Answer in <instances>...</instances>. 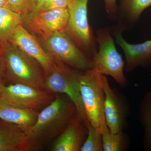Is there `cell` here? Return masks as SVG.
<instances>
[{
  "label": "cell",
  "mask_w": 151,
  "mask_h": 151,
  "mask_svg": "<svg viewBox=\"0 0 151 151\" xmlns=\"http://www.w3.org/2000/svg\"><path fill=\"white\" fill-rule=\"evenodd\" d=\"M103 86L105 94V122L110 132L113 134L122 132L125 122L126 110L117 93L109 85L104 75Z\"/></svg>",
  "instance_id": "13"
},
{
  "label": "cell",
  "mask_w": 151,
  "mask_h": 151,
  "mask_svg": "<svg viewBox=\"0 0 151 151\" xmlns=\"http://www.w3.org/2000/svg\"><path fill=\"white\" fill-rule=\"evenodd\" d=\"M23 25L42 41L55 33L65 31L68 19L67 8L45 11H33L22 15Z\"/></svg>",
  "instance_id": "9"
},
{
  "label": "cell",
  "mask_w": 151,
  "mask_h": 151,
  "mask_svg": "<svg viewBox=\"0 0 151 151\" xmlns=\"http://www.w3.org/2000/svg\"><path fill=\"white\" fill-rule=\"evenodd\" d=\"M6 6L5 0H0V7Z\"/></svg>",
  "instance_id": "26"
},
{
  "label": "cell",
  "mask_w": 151,
  "mask_h": 151,
  "mask_svg": "<svg viewBox=\"0 0 151 151\" xmlns=\"http://www.w3.org/2000/svg\"><path fill=\"white\" fill-rule=\"evenodd\" d=\"M88 133L81 151H103L102 134L90 124L87 126Z\"/></svg>",
  "instance_id": "20"
},
{
  "label": "cell",
  "mask_w": 151,
  "mask_h": 151,
  "mask_svg": "<svg viewBox=\"0 0 151 151\" xmlns=\"http://www.w3.org/2000/svg\"><path fill=\"white\" fill-rule=\"evenodd\" d=\"M102 135L103 151H122L126 150V139L123 132L113 134L109 131Z\"/></svg>",
  "instance_id": "19"
},
{
  "label": "cell",
  "mask_w": 151,
  "mask_h": 151,
  "mask_svg": "<svg viewBox=\"0 0 151 151\" xmlns=\"http://www.w3.org/2000/svg\"><path fill=\"white\" fill-rule=\"evenodd\" d=\"M1 89H0V99H1Z\"/></svg>",
  "instance_id": "28"
},
{
  "label": "cell",
  "mask_w": 151,
  "mask_h": 151,
  "mask_svg": "<svg viewBox=\"0 0 151 151\" xmlns=\"http://www.w3.org/2000/svg\"><path fill=\"white\" fill-rule=\"evenodd\" d=\"M104 75L92 68L80 72L79 81L86 118L92 127L102 134L110 131L105 119Z\"/></svg>",
  "instance_id": "2"
},
{
  "label": "cell",
  "mask_w": 151,
  "mask_h": 151,
  "mask_svg": "<svg viewBox=\"0 0 151 151\" xmlns=\"http://www.w3.org/2000/svg\"><path fill=\"white\" fill-rule=\"evenodd\" d=\"M0 100L18 108L40 112L54 100L55 94L26 84H0Z\"/></svg>",
  "instance_id": "8"
},
{
  "label": "cell",
  "mask_w": 151,
  "mask_h": 151,
  "mask_svg": "<svg viewBox=\"0 0 151 151\" xmlns=\"http://www.w3.org/2000/svg\"><path fill=\"white\" fill-rule=\"evenodd\" d=\"M108 28L96 31V41L99 50L92 58L94 70L103 75L112 76L120 86H127V78L124 73V64L122 55L116 50L111 31Z\"/></svg>",
  "instance_id": "5"
},
{
  "label": "cell",
  "mask_w": 151,
  "mask_h": 151,
  "mask_svg": "<svg viewBox=\"0 0 151 151\" xmlns=\"http://www.w3.org/2000/svg\"><path fill=\"white\" fill-rule=\"evenodd\" d=\"M55 94L54 100L39 113L35 123L27 132L32 151L40 150L58 137L76 114L75 105L67 95Z\"/></svg>",
  "instance_id": "1"
},
{
  "label": "cell",
  "mask_w": 151,
  "mask_h": 151,
  "mask_svg": "<svg viewBox=\"0 0 151 151\" xmlns=\"http://www.w3.org/2000/svg\"><path fill=\"white\" fill-rule=\"evenodd\" d=\"M21 14L7 7H0V42L4 44L10 42L17 27L22 24Z\"/></svg>",
  "instance_id": "17"
},
{
  "label": "cell",
  "mask_w": 151,
  "mask_h": 151,
  "mask_svg": "<svg viewBox=\"0 0 151 151\" xmlns=\"http://www.w3.org/2000/svg\"><path fill=\"white\" fill-rule=\"evenodd\" d=\"M88 129L86 124L76 114L70 119L64 131L55 141L53 151H79L86 139Z\"/></svg>",
  "instance_id": "12"
},
{
  "label": "cell",
  "mask_w": 151,
  "mask_h": 151,
  "mask_svg": "<svg viewBox=\"0 0 151 151\" xmlns=\"http://www.w3.org/2000/svg\"><path fill=\"white\" fill-rule=\"evenodd\" d=\"M10 42L36 61L42 68L45 76L51 70L54 63L53 59L42 47L35 37L22 24L17 27Z\"/></svg>",
  "instance_id": "10"
},
{
  "label": "cell",
  "mask_w": 151,
  "mask_h": 151,
  "mask_svg": "<svg viewBox=\"0 0 151 151\" xmlns=\"http://www.w3.org/2000/svg\"><path fill=\"white\" fill-rule=\"evenodd\" d=\"M69 1L70 0H46L39 7L34 11L37 12L67 8Z\"/></svg>",
  "instance_id": "22"
},
{
  "label": "cell",
  "mask_w": 151,
  "mask_h": 151,
  "mask_svg": "<svg viewBox=\"0 0 151 151\" xmlns=\"http://www.w3.org/2000/svg\"><path fill=\"white\" fill-rule=\"evenodd\" d=\"M2 56L8 76L15 83L45 89V74L34 59L11 42L2 45Z\"/></svg>",
  "instance_id": "3"
},
{
  "label": "cell",
  "mask_w": 151,
  "mask_h": 151,
  "mask_svg": "<svg viewBox=\"0 0 151 151\" xmlns=\"http://www.w3.org/2000/svg\"><path fill=\"white\" fill-rule=\"evenodd\" d=\"M53 60L51 70L45 76V89L54 94L67 95L75 105L77 116L87 127L89 123L80 92V72L62 62Z\"/></svg>",
  "instance_id": "4"
},
{
  "label": "cell",
  "mask_w": 151,
  "mask_h": 151,
  "mask_svg": "<svg viewBox=\"0 0 151 151\" xmlns=\"http://www.w3.org/2000/svg\"><path fill=\"white\" fill-rule=\"evenodd\" d=\"M32 151L27 131L15 124L0 121V151Z\"/></svg>",
  "instance_id": "14"
},
{
  "label": "cell",
  "mask_w": 151,
  "mask_h": 151,
  "mask_svg": "<svg viewBox=\"0 0 151 151\" xmlns=\"http://www.w3.org/2000/svg\"><path fill=\"white\" fill-rule=\"evenodd\" d=\"M88 1H69L67 7L68 22L65 32L84 54L92 60L97 51V42L88 22Z\"/></svg>",
  "instance_id": "6"
},
{
  "label": "cell",
  "mask_w": 151,
  "mask_h": 151,
  "mask_svg": "<svg viewBox=\"0 0 151 151\" xmlns=\"http://www.w3.org/2000/svg\"><path fill=\"white\" fill-rule=\"evenodd\" d=\"M139 120L144 130V146L151 151V91L145 95L140 108Z\"/></svg>",
  "instance_id": "18"
},
{
  "label": "cell",
  "mask_w": 151,
  "mask_h": 151,
  "mask_svg": "<svg viewBox=\"0 0 151 151\" xmlns=\"http://www.w3.org/2000/svg\"><path fill=\"white\" fill-rule=\"evenodd\" d=\"M151 6V0H123L117 27L122 31L135 24L146 9Z\"/></svg>",
  "instance_id": "16"
},
{
  "label": "cell",
  "mask_w": 151,
  "mask_h": 151,
  "mask_svg": "<svg viewBox=\"0 0 151 151\" xmlns=\"http://www.w3.org/2000/svg\"><path fill=\"white\" fill-rule=\"evenodd\" d=\"M39 112L12 106L0 100V120L19 126L27 132L35 123Z\"/></svg>",
  "instance_id": "15"
},
{
  "label": "cell",
  "mask_w": 151,
  "mask_h": 151,
  "mask_svg": "<svg viewBox=\"0 0 151 151\" xmlns=\"http://www.w3.org/2000/svg\"><path fill=\"white\" fill-rule=\"evenodd\" d=\"M42 41L44 49L52 59L81 71L93 68L92 60L84 54L65 31L55 33Z\"/></svg>",
  "instance_id": "7"
},
{
  "label": "cell",
  "mask_w": 151,
  "mask_h": 151,
  "mask_svg": "<svg viewBox=\"0 0 151 151\" xmlns=\"http://www.w3.org/2000/svg\"><path fill=\"white\" fill-rule=\"evenodd\" d=\"M45 1H46V0H35V7L34 11H35Z\"/></svg>",
  "instance_id": "25"
},
{
  "label": "cell",
  "mask_w": 151,
  "mask_h": 151,
  "mask_svg": "<svg viewBox=\"0 0 151 151\" xmlns=\"http://www.w3.org/2000/svg\"><path fill=\"white\" fill-rule=\"evenodd\" d=\"M116 43L122 47L125 54L126 70L130 72L138 66L151 65V39L142 43L132 44L127 42L122 35L123 31L118 27L113 29Z\"/></svg>",
  "instance_id": "11"
},
{
  "label": "cell",
  "mask_w": 151,
  "mask_h": 151,
  "mask_svg": "<svg viewBox=\"0 0 151 151\" xmlns=\"http://www.w3.org/2000/svg\"><path fill=\"white\" fill-rule=\"evenodd\" d=\"M4 70V65L2 56L0 55V84H1L3 74Z\"/></svg>",
  "instance_id": "24"
},
{
  "label": "cell",
  "mask_w": 151,
  "mask_h": 151,
  "mask_svg": "<svg viewBox=\"0 0 151 151\" xmlns=\"http://www.w3.org/2000/svg\"><path fill=\"white\" fill-rule=\"evenodd\" d=\"M5 1L8 8L22 15L32 12L35 7V0H5Z\"/></svg>",
  "instance_id": "21"
},
{
  "label": "cell",
  "mask_w": 151,
  "mask_h": 151,
  "mask_svg": "<svg viewBox=\"0 0 151 151\" xmlns=\"http://www.w3.org/2000/svg\"><path fill=\"white\" fill-rule=\"evenodd\" d=\"M3 48L2 44L0 42V55H2V54Z\"/></svg>",
  "instance_id": "27"
},
{
  "label": "cell",
  "mask_w": 151,
  "mask_h": 151,
  "mask_svg": "<svg viewBox=\"0 0 151 151\" xmlns=\"http://www.w3.org/2000/svg\"><path fill=\"white\" fill-rule=\"evenodd\" d=\"M104 1L107 14L111 19H115L118 14L116 0H104Z\"/></svg>",
  "instance_id": "23"
}]
</instances>
